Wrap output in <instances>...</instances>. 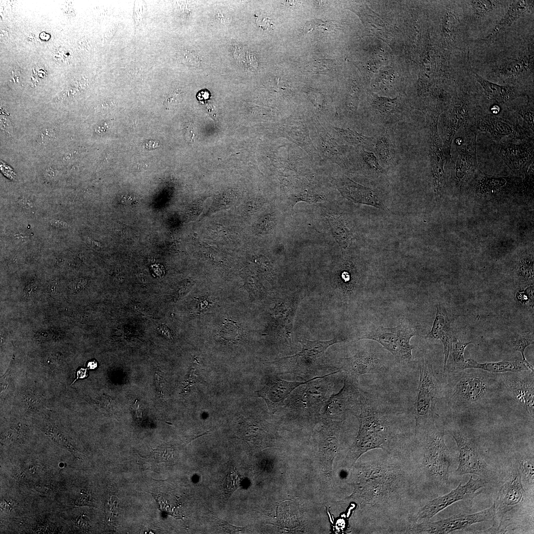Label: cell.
Instances as JSON below:
<instances>
[{"label":"cell","mask_w":534,"mask_h":534,"mask_svg":"<svg viewBox=\"0 0 534 534\" xmlns=\"http://www.w3.org/2000/svg\"><path fill=\"white\" fill-rule=\"evenodd\" d=\"M356 469L353 495L359 504L364 533L405 534L409 517L423 503L404 451H372Z\"/></svg>","instance_id":"obj_1"},{"label":"cell","mask_w":534,"mask_h":534,"mask_svg":"<svg viewBox=\"0 0 534 534\" xmlns=\"http://www.w3.org/2000/svg\"><path fill=\"white\" fill-rule=\"evenodd\" d=\"M445 432L435 425L414 434L407 443L404 453L413 472L422 498L426 491L438 494L447 490L450 485L452 457L445 444Z\"/></svg>","instance_id":"obj_2"},{"label":"cell","mask_w":534,"mask_h":534,"mask_svg":"<svg viewBox=\"0 0 534 534\" xmlns=\"http://www.w3.org/2000/svg\"><path fill=\"white\" fill-rule=\"evenodd\" d=\"M501 476L493 494V523L484 533H505L533 520V492L524 488L518 464L509 466Z\"/></svg>","instance_id":"obj_3"},{"label":"cell","mask_w":534,"mask_h":534,"mask_svg":"<svg viewBox=\"0 0 534 534\" xmlns=\"http://www.w3.org/2000/svg\"><path fill=\"white\" fill-rule=\"evenodd\" d=\"M450 373L446 388L449 407L456 413L485 408L502 392L497 374L480 369Z\"/></svg>","instance_id":"obj_4"},{"label":"cell","mask_w":534,"mask_h":534,"mask_svg":"<svg viewBox=\"0 0 534 534\" xmlns=\"http://www.w3.org/2000/svg\"><path fill=\"white\" fill-rule=\"evenodd\" d=\"M357 418L359 427L357 435L348 457L349 466L362 454L370 450L381 449L387 452L400 449V443L389 421L362 394Z\"/></svg>","instance_id":"obj_5"},{"label":"cell","mask_w":534,"mask_h":534,"mask_svg":"<svg viewBox=\"0 0 534 534\" xmlns=\"http://www.w3.org/2000/svg\"><path fill=\"white\" fill-rule=\"evenodd\" d=\"M481 110L464 86H456L446 110L438 122L441 131L439 134L447 162L455 135L463 127L471 128L476 115Z\"/></svg>","instance_id":"obj_6"},{"label":"cell","mask_w":534,"mask_h":534,"mask_svg":"<svg viewBox=\"0 0 534 534\" xmlns=\"http://www.w3.org/2000/svg\"><path fill=\"white\" fill-rule=\"evenodd\" d=\"M477 133L469 127L461 128L452 141L453 150L446 164L452 183L456 190L465 187L478 169L476 138Z\"/></svg>","instance_id":"obj_7"},{"label":"cell","mask_w":534,"mask_h":534,"mask_svg":"<svg viewBox=\"0 0 534 534\" xmlns=\"http://www.w3.org/2000/svg\"><path fill=\"white\" fill-rule=\"evenodd\" d=\"M418 334L417 326L403 318L395 327L372 325L357 340L368 339L378 342L393 356L397 362L406 364L412 359V350L414 346L410 344V340Z\"/></svg>","instance_id":"obj_8"},{"label":"cell","mask_w":534,"mask_h":534,"mask_svg":"<svg viewBox=\"0 0 534 534\" xmlns=\"http://www.w3.org/2000/svg\"><path fill=\"white\" fill-rule=\"evenodd\" d=\"M441 391V383L435 375L430 359L423 357L420 364V376L414 403V434L435 425L434 411Z\"/></svg>","instance_id":"obj_9"},{"label":"cell","mask_w":534,"mask_h":534,"mask_svg":"<svg viewBox=\"0 0 534 534\" xmlns=\"http://www.w3.org/2000/svg\"><path fill=\"white\" fill-rule=\"evenodd\" d=\"M471 128L478 133H488L494 141L507 138L509 141L534 139V134L521 125L515 116L507 112L487 113L483 110L476 115Z\"/></svg>","instance_id":"obj_10"},{"label":"cell","mask_w":534,"mask_h":534,"mask_svg":"<svg viewBox=\"0 0 534 534\" xmlns=\"http://www.w3.org/2000/svg\"><path fill=\"white\" fill-rule=\"evenodd\" d=\"M487 481L481 477L474 479L471 476L465 485H462V483H460L456 488L449 492L426 502L409 517V523H419L430 520L439 512L456 502L460 500H472L478 494V490L484 488L488 484Z\"/></svg>","instance_id":"obj_11"},{"label":"cell","mask_w":534,"mask_h":534,"mask_svg":"<svg viewBox=\"0 0 534 534\" xmlns=\"http://www.w3.org/2000/svg\"><path fill=\"white\" fill-rule=\"evenodd\" d=\"M340 372L339 370L316 376L299 389L290 400L289 408L297 413L314 416L321 415V409L329 397L331 385L324 378Z\"/></svg>","instance_id":"obj_12"},{"label":"cell","mask_w":534,"mask_h":534,"mask_svg":"<svg viewBox=\"0 0 534 534\" xmlns=\"http://www.w3.org/2000/svg\"><path fill=\"white\" fill-rule=\"evenodd\" d=\"M494 503L489 508L470 514H457L436 522L429 520L410 524L405 534H445L464 530L471 525L492 519Z\"/></svg>","instance_id":"obj_13"},{"label":"cell","mask_w":534,"mask_h":534,"mask_svg":"<svg viewBox=\"0 0 534 534\" xmlns=\"http://www.w3.org/2000/svg\"><path fill=\"white\" fill-rule=\"evenodd\" d=\"M442 112L441 108L437 107L429 110L426 115L428 153L434 189L437 193L441 191L444 186L445 166L447 163L438 128L439 119Z\"/></svg>","instance_id":"obj_14"},{"label":"cell","mask_w":534,"mask_h":534,"mask_svg":"<svg viewBox=\"0 0 534 534\" xmlns=\"http://www.w3.org/2000/svg\"><path fill=\"white\" fill-rule=\"evenodd\" d=\"M469 192L479 197L506 196L522 191V179L517 177L488 175L478 169L467 184Z\"/></svg>","instance_id":"obj_15"},{"label":"cell","mask_w":534,"mask_h":534,"mask_svg":"<svg viewBox=\"0 0 534 534\" xmlns=\"http://www.w3.org/2000/svg\"><path fill=\"white\" fill-rule=\"evenodd\" d=\"M449 433L455 441L459 452L456 475L472 474L488 480L492 474V471L482 456L475 440L455 429H450Z\"/></svg>","instance_id":"obj_16"},{"label":"cell","mask_w":534,"mask_h":534,"mask_svg":"<svg viewBox=\"0 0 534 534\" xmlns=\"http://www.w3.org/2000/svg\"><path fill=\"white\" fill-rule=\"evenodd\" d=\"M362 393L357 381L345 376L340 391L331 395L325 402L321 414L330 420L342 421L349 412L354 414L360 407Z\"/></svg>","instance_id":"obj_17"},{"label":"cell","mask_w":534,"mask_h":534,"mask_svg":"<svg viewBox=\"0 0 534 534\" xmlns=\"http://www.w3.org/2000/svg\"><path fill=\"white\" fill-rule=\"evenodd\" d=\"M534 372L531 370L497 374L502 392L518 402L533 418Z\"/></svg>","instance_id":"obj_18"},{"label":"cell","mask_w":534,"mask_h":534,"mask_svg":"<svg viewBox=\"0 0 534 534\" xmlns=\"http://www.w3.org/2000/svg\"><path fill=\"white\" fill-rule=\"evenodd\" d=\"M490 148L512 172L518 175H524L534 163V139L519 141L517 143L512 141H493Z\"/></svg>","instance_id":"obj_19"},{"label":"cell","mask_w":534,"mask_h":534,"mask_svg":"<svg viewBox=\"0 0 534 534\" xmlns=\"http://www.w3.org/2000/svg\"><path fill=\"white\" fill-rule=\"evenodd\" d=\"M346 339L335 337L329 341H310L303 339L299 341L303 347L298 353L286 356L279 359L285 365V373H301L302 371L306 373L316 360L320 358L325 351L331 345L342 342Z\"/></svg>","instance_id":"obj_20"},{"label":"cell","mask_w":534,"mask_h":534,"mask_svg":"<svg viewBox=\"0 0 534 534\" xmlns=\"http://www.w3.org/2000/svg\"><path fill=\"white\" fill-rule=\"evenodd\" d=\"M312 378L304 382H290L271 375L268 377L265 386L255 394L265 401L269 413L272 415L283 407L284 400L293 391Z\"/></svg>","instance_id":"obj_21"},{"label":"cell","mask_w":534,"mask_h":534,"mask_svg":"<svg viewBox=\"0 0 534 534\" xmlns=\"http://www.w3.org/2000/svg\"><path fill=\"white\" fill-rule=\"evenodd\" d=\"M341 359L342 365L340 371L344 372L346 376L356 381L361 375L377 373L386 369L382 360L370 350H360L352 356Z\"/></svg>","instance_id":"obj_22"},{"label":"cell","mask_w":534,"mask_h":534,"mask_svg":"<svg viewBox=\"0 0 534 534\" xmlns=\"http://www.w3.org/2000/svg\"><path fill=\"white\" fill-rule=\"evenodd\" d=\"M435 318L431 331L425 336V338L440 340L444 346V371L445 372L446 364L453 344L457 339L451 325V321L445 309L440 305L436 306Z\"/></svg>","instance_id":"obj_23"},{"label":"cell","mask_w":534,"mask_h":534,"mask_svg":"<svg viewBox=\"0 0 534 534\" xmlns=\"http://www.w3.org/2000/svg\"><path fill=\"white\" fill-rule=\"evenodd\" d=\"M472 72L476 81L481 86L485 95L496 105H503L517 97L529 95L522 88L516 86L499 85Z\"/></svg>","instance_id":"obj_24"},{"label":"cell","mask_w":534,"mask_h":534,"mask_svg":"<svg viewBox=\"0 0 534 534\" xmlns=\"http://www.w3.org/2000/svg\"><path fill=\"white\" fill-rule=\"evenodd\" d=\"M466 361L465 369H480L492 373H503L531 370L534 372V366L529 362H525L522 360H515L514 361L506 360L479 363L476 360L469 358Z\"/></svg>","instance_id":"obj_25"},{"label":"cell","mask_w":534,"mask_h":534,"mask_svg":"<svg viewBox=\"0 0 534 534\" xmlns=\"http://www.w3.org/2000/svg\"><path fill=\"white\" fill-rule=\"evenodd\" d=\"M534 8V0H514L505 15L495 26L491 33L484 40L488 44H492L499 31L510 27L523 13Z\"/></svg>","instance_id":"obj_26"},{"label":"cell","mask_w":534,"mask_h":534,"mask_svg":"<svg viewBox=\"0 0 534 534\" xmlns=\"http://www.w3.org/2000/svg\"><path fill=\"white\" fill-rule=\"evenodd\" d=\"M338 287L344 298L348 299L352 297L359 287V276L356 267L351 262L342 264L338 271L337 278Z\"/></svg>","instance_id":"obj_27"},{"label":"cell","mask_w":534,"mask_h":534,"mask_svg":"<svg viewBox=\"0 0 534 534\" xmlns=\"http://www.w3.org/2000/svg\"><path fill=\"white\" fill-rule=\"evenodd\" d=\"M534 72V52L523 55L505 63L499 70L501 77L505 79H516L525 73Z\"/></svg>","instance_id":"obj_28"},{"label":"cell","mask_w":534,"mask_h":534,"mask_svg":"<svg viewBox=\"0 0 534 534\" xmlns=\"http://www.w3.org/2000/svg\"><path fill=\"white\" fill-rule=\"evenodd\" d=\"M443 25L444 36L449 44L457 45L460 22L458 12L453 6L447 8Z\"/></svg>","instance_id":"obj_29"},{"label":"cell","mask_w":534,"mask_h":534,"mask_svg":"<svg viewBox=\"0 0 534 534\" xmlns=\"http://www.w3.org/2000/svg\"><path fill=\"white\" fill-rule=\"evenodd\" d=\"M472 342H462L457 339L454 343V347L452 349L449 356V361L446 362V369L449 373H454L465 370L466 361L464 352L466 347ZM448 356V357H449Z\"/></svg>","instance_id":"obj_30"},{"label":"cell","mask_w":534,"mask_h":534,"mask_svg":"<svg viewBox=\"0 0 534 534\" xmlns=\"http://www.w3.org/2000/svg\"><path fill=\"white\" fill-rule=\"evenodd\" d=\"M346 187L348 188L349 195L351 198L356 199L357 202L371 205L376 207L380 206L379 199L373 191L370 189L359 185L348 180L346 182Z\"/></svg>","instance_id":"obj_31"},{"label":"cell","mask_w":534,"mask_h":534,"mask_svg":"<svg viewBox=\"0 0 534 534\" xmlns=\"http://www.w3.org/2000/svg\"><path fill=\"white\" fill-rule=\"evenodd\" d=\"M527 100L524 104L510 103L509 109L518 113L523 119L524 127L534 133V96L529 94L526 96Z\"/></svg>","instance_id":"obj_32"},{"label":"cell","mask_w":534,"mask_h":534,"mask_svg":"<svg viewBox=\"0 0 534 534\" xmlns=\"http://www.w3.org/2000/svg\"><path fill=\"white\" fill-rule=\"evenodd\" d=\"M329 222L333 235L343 248H346L350 240V231L346 222L340 217H330Z\"/></svg>","instance_id":"obj_33"},{"label":"cell","mask_w":534,"mask_h":534,"mask_svg":"<svg viewBox=\"0 0 534 534\" xmlns=\"http://www.w3.org/2000/svg\"><path fill=\"white\" fill-rule=\"evenodd\" d=\"M467 4L473 15L480 19L489 16L490 14L496 10L500 4V1L475 0L465 1Z\"/></svg>","instance_id":"obj_34"},{"label":"cell","mask_w":534,"mask_h":534,"mask_svg":"<svg viewBox=\"0 0 534 534\" xmlns=\"http://www.w3.org/2000/svg\"><path fill=\"white\" fill-rule=\"evenodd\" d=\"M372 105L381 115L389 117L398 111L399 102L398 97L391 99L373 95Z\"/></svg>","instance_id":"obj_35"},{"label":"cell","mask_w":534,"mask_h":534,"mask_svg":"<svg viewBox=\"0 0 534 534\" xmlns=\"http://www.w3.org/2000/svg\"><path fill=\"white\" fill-rule=\"evenodd\" d=\"M534 342V334L531 332H527L517 335L514 338L508 342V346L514 351L520 352L522 356V360L525 362H529L525 356L524 352L526 348L529 346L533 344Z\"/></svg>","instance_id":"obj_36"},{"label":"cell","mask_w":534,"mask_h":534,"mask_svg":"<svg viewBox=\"0 0 534 534\" xmlns=\"http://www.w3.org/2000/svg\"><path fill=\"white\" fill-rule=\"evenodd\" d=\"M517 463L522 481L534 489V460L533 458L517 459Z\"/></svg>","instance_id":"obj_37"},{"label":"cell","mask_w":534,"mask_h":534,"mask_svg":"<svg viewBox=\"0 0 534 534\" xmlns=\"http://www.w3.org/2000/svg\"><path fill=\"white\" fill-rule=\"evenodd\" d=\"M339 134L349 143L353 144H367L372 140V138L366 136L356 131L350 129L336 128Z\"/></svg>","instance_id":"obj_38"},{"label":"cell","mask_w":534,"mask_h":534,"mask_svg":"<svg viewBox=\"0 0 534 534\" xmlns=\"http://www.w3.org/2000/svg\"><path fill=\"white\" fill-rule=\"evenodd\" d=\"M376 151L383 162H388L391 158L389 141L385 136L380 137L376 145Z\"/></svg>","instance_id":"obj_39"},{"label":"cell","mask_w":534,"mask_h":534,"mask_svg":"<svg viewBox=\"0 0 534 534\" xmlns=\"http://www.w3.org/2000/svg\"><path fill=\"white\" fill-rule=\"evenodd\" d=\"M178 58L182 63L188 66L198 67L200 65V60L197 55L187 49L180 50Z\"/></svg>","instance_id":"obj_40"},{"label":"cell","mask_w":534,"mask_h":534,"mask_svg":"<svg viewBox=\"0 0 534 534\" xmlns=\"http://www.w3.org/2000/svg\"><path fill=\"white\" fill-rule=\"evenodd\" d=\"M181 93L177 91L170 92L166 96L164 104L167 109L177 106L181 101Z\"/></svg>","instance_id":"obj_41"},{"label":"cell","mask_w":534,"mask_h":534,"mask_svg":"<svg viewBox=\"0 0 534 534\" xmlns=\"http://www.w3.org/2000/svg\"><path fill=\"white\" fill-rule=\"evenodd\" d=\"M362 156L364 161L370 168L379 173H382L383 172L382 168L380 166L375 156L373 153L363 151L362 152Z\"/></svg>","instance_id":"obj_42"},{"label":"cell","mask_w":534,"mask_h":534,"mask_svg":"<svg viewBox=\"0 0 534 534\" xmlns=\"http://www.w3.org/2000/svg\"><path fill=\"white\" fill-rule=\"evenodd\" d=\"M520 275L523 278H532L533 274V265L531 261H523L519 268Z\"/></svg>","instance_id":"obj_43"},{"label":"cell","mask_w":534,"mask_h":534,"mask_svg":"<svg viewBox=\"0 0 534 534\" xmlns=\"http://www.w3.org/2000/svg\"><path fill=\"white\" fill-rule=\"evenodd\" d=\"M86 284V280L83 279H79L72 281L68 285V289L69 292L77 293L83 289Z\"/></svg>","instance_id":"obj_44"},{"label":"cell","mask_w":534,"mask_h":534,"mask_svg":"<svg viewBox=\"0 0 534 534\" xmlns=\"http://www.w3.org/2000/svg\"><path fill=\"white\" fill-rule=\"evenodd\" d=\"M257 25L261 28L267 30L273 25L272 20L265 15H260L256 20Z\"/></svg>","instance_id":"obj_45"},{"label":"cell","mask_w":534,"mask_h":534,"mask_svg":"<svg viewBox=\"0 0 534 534\" xmlns=\"http://www.w3.org/2000/svg\"><path fill=\"white\" fill-rule=\"evenodd\" d=\"M141 146L146 150H150L157 148L159 144L157 140H150L142 143Z\"/></svg>","instance_id":"obj_46"},{"label":"cell","mask_w":534,"mask_h":534,"mask_svg":"<svg viewBox=\"0 0 534 534\" xmlns=\"http://www.w3.org/2000/svg\"><path fill=\"white\" fill-rule=\"evenodd\" d=\"M89 502V495L84 494L76 499L75 504L77 506H83L88 504Z\"/></svg>","instance_id":"obj_47"},{"label":"cell","mask_w":534,"mask_h":534,"mask_svg":"<svg viewBox=\"0 0 534 534\" xmlns=\"http://www.w3.org/2000/svg\"><path fill=\"white\" fill-rule=\"evenodd\" d=\"M86 371L84 369H81L79 370L77 373V379L79 378H83L86 376Z\"/></svg>","instance_id":"obj_48"},{"label":"cell","mask_w":534,"mask_h":534,"mask_svg":"<svg viewBox=\"0 0 534 534\" xmlns=\"http://www.w3.org/2000/svg\"><path fill=\"white\" fill-rule=\"evenodd\" d=\"M56 285H57V283L56 282H52V283H51L50 285V286H49V288H50L49 290H50V292H51L52 293L54 292V291L56 289Z\"/></svg>","instance_id":"obj_49"},{"label":"cell","mask_w":534,"mask_h":534,"mask_svg":"<svg viewBox=\"0 0 534 534\" xmlns=\"http://www.w3.org/2000/svg\"><path fill=\"white\" fill-rule=\"evenodd\" d=\"M96 366V363L94 361L89 362L88 364V367L90 368H94Z\"/></svg>","instance_id":"obj_50"}]
</instances>
